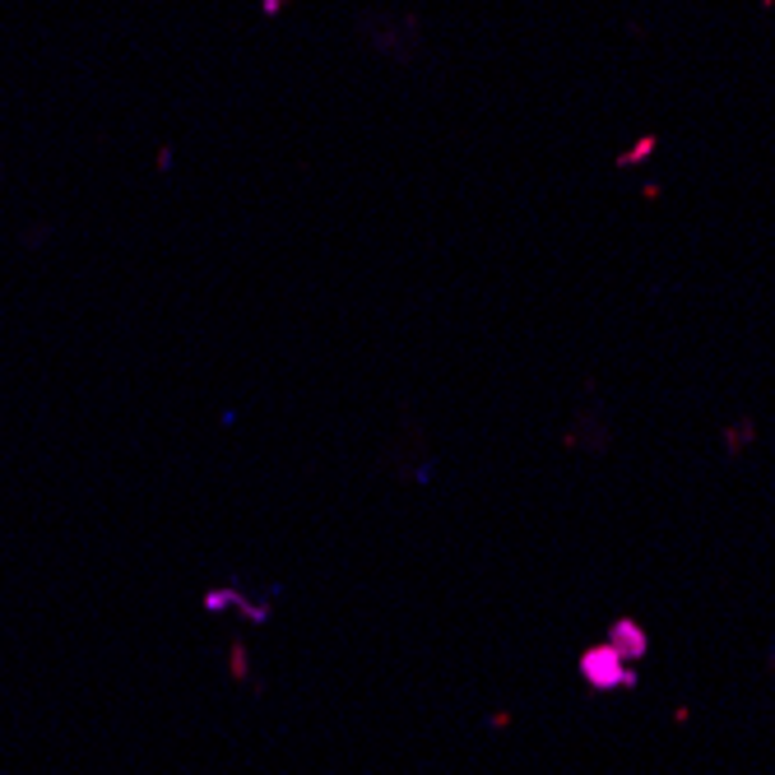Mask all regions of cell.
I'll return each mask as SVG.
<instances>
[{
	"label": "cell",
	"mask_w": 775,
	"mask_h": 775,
	"mask_svg": "<svg viewBox=\"0 0 775 775\" xmlns=\"http://www.w3.org/2000/svg\"><path fill=\"white\" fill-rule=\"evenodd\" d=\"M641 645H645V636L632 627V623H617L613 627V651L623 655V660H632V655H641Z\"/></svg>",
	"instance_id": "2"
},
{
	"label": "cell",
	"mask_w": 775,
	"mask_h": 775,
	"mask_svg": "<svg viewBox=\"0 0 775 775\" xmlns=\"http://www.w3.org/2000/svg\"><path fill=\"white\" fill-rule=\"evenodd\" d=\"M581 668H585V678H590L594 687H623V683L632 678L627 660L617 655L613 645H600V651H590V655L581 660Z\"/></svg>",
	"instance_id": "1"
}]
</instances>
